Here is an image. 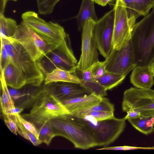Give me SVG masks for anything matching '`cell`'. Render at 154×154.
<instances>
[{"label":"cell","mask_w":154,"mask_h":154,"mask_svg":"<svg viewBox=\"0 0 154 154\" xmlns=\"http://www.w3.org/2000/svg\"><path fill=\"white\" fill-rule=\"evenodd\" d=\"M55 137H62L72 142L74 147L87 149L96 146L93 133L89 127L70 114L50 120Z\"/></svg>","instance_id":"6da1fadb"},{"label":"cell","mask_w":154,"mask_h":154,"mask_svg":"<svg viewBox=\"0 0 154 154\" xmlns=\"http://www.w3.org/2000/svg\"><path fill=\"white\" fill-rule=\"evenodd\" d=\"M131 40L137 65H149L154 59V8L135 24Z\"/></svg>","instance_id":"7a4b0ae2"},{"label":"cell","mask_w":154,"mask_h":154,"mask_svg":"<svg viewBox=\"0 0 154 154\" xmlns=\"http://www.w3.org/2000/svg\"><path fill=\"white\" fill-rule=\"evenodd\" d=\"M11 62L21 72L27 85L39 87L45 76L27 51L19 42L11 38L0 37Z\"/></svg>","instance_id":"3957f363"},{"label":"cell","mask_w":154,"mask_h":154,"mask_svg":"<svg viewBox=\"0 0 154 154\" xmlns=\"http://www.w3.org/2000/svg\"><path fill=\"white\" fill-rule=\"evenodd\" d=\"M69 114L62 103L50 93L45 85L34 96L29 112L21 115L38 126L46 121Z\"/></svg>","instance_id":"277c9868"},{"label":"cell","mask_w":154,"mask_h":154,"mask_svg":"<svg viewBox=\"0 0 154 154\" xmlns=\"http://www.w3.org/2000/svg\"><path fill=\"white\" fill-rule=\"evenodd\" d=\"M45 76L57 68L72 72L77 67V61L70 45L69 35L63 41L36 61Z\"/></svg>","instance_id":"5b68a950"},{"label":"cell","mask_w":154,"mask_h":154,"mask_svg":"<svg viewBox=\"0 0 154 154\" xmlns=\"http://www.w3.org/2000/svg\"><path fill=\"white\" fill-rule=\"evenodd\" d=\"M74 116L86 124L92 130L96 146H106L113 142L123 132L126 126V120L125 117L119 119L114 117L97 121L89 115Z\"/></svg>","instance_id":"8992f818"},{"label":"cell","mask_w":154,"mask_h":154,"mask_svg":"<svg viewBox=\"0 0 154 154\" xmlns=\"http://www.w3.org/2000/svg\"><path fill=\"white\" fill-rule=\"evenodd\" d=\"M114 19L112 37L113 48L118 49L131 39L137 18L136 13L128 15L125 5L122 0H116L114 7Z\"/></svg>","instance_id":"52a82bcc"},{"label":"cell","mask_w":154,"mask_h":154,"mask_svg":"<svg viewBox=\"0 0 154 154\" xmlns=\"http://www.w3.org/2000/svg\"><path fill=\"white\" fill-rule=\"evenodd\" d=\"M22 20L47 43L57 46L66 38L63 28L58 24L47 22L35 12L28 11L21 15Z\"/></svg>","instance_id":"ba28073f"},{"label":"cell","mask_w":154,"mask_h":154,"mask_svg":"<svg viewBox=\"0 0 154 154\" xmlns=\"http://www.w3.org/2000/svg\"><path fill=\"white\" fill-rule=\"evenodd\" d=\"M122 109L127 112L130 109L138 112L141 115H154V89L131 87L124 92Z\"/></svg>","instance_id":"9c48e42d"},{"label":"cell","mask_w":154,"mask_h":154,"mask_svg":"<svg viewBox=\"0 0 154 154\" xmlns=\"http://www.w3.org/2000/svg\"><path fill=\"white\" fill-rule=\"evenodd\" d=\"M11 38L21 44L36 61L57 46L47 43L22 20Z\"/></svg>","instance_id":"30bf717a"},{"label":"cell","mask_w":154,"mask_h":154,"mask_svg":"<svg viewBox=\"0 0 154 154\" xmlns=\"http://www.w3.org/2000/svg\"><path fill=\"white\" fill-rule=\"evenodd\" d=\"M104 62L107 72L126 76L137 66L131 39L120 48H112Z\"/></svg>","instance_id":"8fae6325"},{"label":"cell","mask_w":154,"mask_h":154,"mask_svg":"<svg viewBox=\"0 0 154 154\" xmlns=\"http://www.w3.org/2000/svg\"><path fill=\"white\" fill-rule=\"evenodd\" d=\"M96 22L89 18L82 29L81 54L77 67L83 71L99 61L97 44L93 30Z\"/></svg>","instance_id":"7c38bea8"},{"label":"cell","mask_w":154,"mask_h":154,"mask_svg":"<svg viewBox=\"0 0 154 154\" xmlns=\"http://www.w3.org/2000/svg\"><path fill=\"white\" fill-rule=\"evenodd\" d=\"M114 19L113 8L96 22L93 28V34L98 50L105 58L113 48Z\"/></svg>","instance_id":"4fadbf2b"},{"label":"cell","mask_w":154,"mask_h":154,"mask_svg":"<svg viewBox=\"0 0 154 154\" xmlns=\"http://www.w3.org/2000/svg\"><path fill=\"white\" fill-rule=\"evenodd\" d=\"M45 85L50 93L60 102L91 93L81 84L56 82Z\"/></svg>","instance_id":"5bb4252c"},{"label":"cell","mask_w":154,"mask_h":154,"mask_svg":"<svg viewBox=\"0 0 154 154\" xmlns=\"http://www.w3.org/2000/svg\"><path fill=\"white\" fill-rule=\"evenodd\" d=\"M102 97L93 93L73 98L61 102L69 114L87 109L99 103Z\"/></svg>","instance_id":"9a60e30c"},{"label":"cell","mask_w":154,"mask_h":154,"mask_svg":"<svg viewBox=\"0 0 154 154\" xmlns=\"http://www.w3.org/2000/svg\"><path fill=\"white\" fill-rule=\"evenodd\" d=\"M130 81L135 88H151L154 85V75L149 66H137L132 70Z\"/></svg>","instance_id":"2e32d148"},{"label":"cell","mask_w":154,"mask_h":154,"mask_svg":"<svg viewBox=\"0 0 154 154\" xmlns=\"http://www.w3.org/2000/svg\"><path fill=\"white\" fill-rule=\"evenodd\" d=\"M3 74L7 85L14 89H18L26 84L23 75L11 61L5 68Z\"/></svg>","instance_id":"e0dca14e"},{"label":"cell","mask_w":154,"mask_h":154,"mask_svg":"<svg viewBox=\"0 0 154 154\" xmlns=\"http://www.w3.org/2000/svg\"><path fill=\"white\" fill-rule=\"evenodd\" d=\"M94 1L82 0L79 11L76 18L78 29L82 30L85 22L89 18L95 22L98 20L95 12Z\"/></svg>","instance_id":"ac0fdd59"},{"label":"cell","mask_w":154,"mask_h":154,"mask_svg":"<svg viewBox=\"0 0 154 154\" xmlns=\"http://www.w3.org/2000/svg\"><path fill=\"white\" fill-rule=\"evenodd\" d=\"M56 82L81 83V81L72 72L59 68L47 74L44 79L45 85Z\"/></svg>","instance_id":"d6986e66"},{"label":"cell","mask_w":154,"mask_h":154,"mask_svg":"<svg viewBox=\"0 0 154 154\" xmlns=\"http://www.w3.org/2000/svg\"><path fill=\"white\" fill-rule=\"evenodd\" d=\"M0 88L2 94L0 96L1 108L3 115L15 106L5 82L3 72L0 73Z\"/></svg>","instance_id":"ffe728a7"},{"label":"cell","mask_w":154,"mask_h":154,"mask_svg":"<svg viewBox=\"0 0 154 154\" xmlns=\"http://www.w3.org/2000/svg\"><path fill=\"white\" fill-rule=\"evenodd\" d=\"M125 77L124 75L107 72L102 75L95 78V79L107 91L120 84Z\"/></svg>","instance_id":"44dd1931"},{"label":"cell","mask_w":154,"mask_h":154,"mask_svg":"<svg viewBox=\"0 0 154 154\" xmlns=\"http://www.w3.org/2000/svg\"><path fill=\"white\" fill-rule=\"evenodd\" d=\"M17 26L14 20L5 17L4 14H0V37H12L15 33Z\"/></svg>","instance_id":"7402d4cb"},{"label":"cell","mask_w":154,"mask_h":154,"mask_svg":"<svg viewBox=\"0 0 154 154\" xmlns=\"http://www.w3.org/2000/svg\"><path fill=\"white\" fill-rule=\"evenodd\" d=\"M114 105L110 102L107 98L103 97L101 101L98 104L87 109L70 115L75 116H80L94 112L107 111L114 112Z\"/></svg>","instance_id":"603a6c76"},{"label":"cell","mask_w":154,"mask_h":154,"mask_svg":"<svg viewBox=\"0 0 154 154\" xmlns=\"http://www.w3.org/2000/svg\"><path fill=\"white\" fill-rule=\"evenodd\" d=\"M38 139L42 142L48 146L55 136L50 122L48 120L37 128Z\"/></svg>","instance_id":"cb8c5ba5"},{"label":"cell","mask_w":154,"mask_h":154,"mask_svg":"<svg viewBox=\"0 0 154 154\" xmlns=\"http://www.w3.org/2000/svg\"><path fill=\"white\" fill-rule=\"evenodd\" d=\"M10 116L14 120L18 127L17 134L30 142L34 146H38L42 143L35 136L23 126L19 120L16 115Z\"/></svg>","instance_id":"d4e9b609"},{"label":"cell","mask_w":154,"mask_h":154,"mask_svg":"<svg viewBox=\"0 0 154 154\" xmlns=\"http://www.w3.org/2000/svg\"><path fill=\"white\" fill-rule=\"evenodd\" d=\"M134 10L139 16H146L154 8V0H134Z\"/></svg>","instance_id":"484cf974"},{"label":"cell","mask_w":154,"mask_h":154,"mask_svg":"<svg viewBox=\"0 0 154 154\" xmlns=\"http://www.w3.org/2000/svg\"><path fill=\"white\" fill-rule=\"evenodd\" d=\"M38 11L42 15H48L52 13L56 4L60 0H36Z\"/></svg>","instance_id":"4316f807"},{"label":"cell","mask_w":154,"mask_h":154,"mask_svg":"<svg viewBox=\"0 0 154 154\" xmlns=\"http://www.w3.org/2000/svg\"><path fill=\"white\" fill-rule=\"evenodd\" d=\"M151 116L141 115L137 118L128 120L137 130L143 134L147 135L149 134L147 129L146 124L147 121Z\"/></svg>","instance_id":"83f0119b"},{"label":"cell","mask_w":154,"mask_h":154,"mask_svg":"<svg viewBox=\"0 0 154 154\" xmlns=\"http://www.w3.org/2000/svg\"><path fill=\"white\" fill-rule=\"evenodd\" d=\"M80 84L88 89L91 93H93L98 97H102L107 95L106 91L96 81H81Z\"/></svg>","instance_id":"f1b7e54d"},{"label":"cell","mask_w":154,"mask_h":154,"mask_svg":"<svg viewBox=\"0 0 154 154\" xmlns=\"http://www.w3.org/2000/svg\"><path fill=\"white\" fill-rule=\"evenodd\" d=\"M72 72L81 81H96L95 78L93 75L90 68L82 71L76 67Z\"/></svg>","instance_id":"f546056e"},{"label":"cell","mask_w":154,"mask_h":154,"mask_svg":"<svg viewBox=\"0 0 154 154\" xmlns=\"http://www.w3.org/2000/svg\"><path fill=\"white\" fill-rule=\"evenodd\" d=\"M90 68L95 78H97L107 72L104 61H98L94 64Z\"/></svg>","instance_id":"4dcf8cb0"},{"label":"cell","mask_w":154,"mask_h":154,"mask_svg":"<svg viewBox=\"0 0 154 154\" xmlns=\"http://www.w3.org/2000/svg\"><path fill=\"white\" fill-rule=\"evenodd\" d=\"M87 115L91 116L97 121H103L115 117L114 112L107 111L94 112L84 116Z\"/></svg>","instance_id":"1f68e13d"},{"label":"cell","mask_w":154,"mask_h":154,"mask_svg":"<svg viewBox=\"0 0 154 154\" xmlns=\"http://www.w3.org/2000/svg\"><path fill=\"white\" fill-rule=\"evenodd\" d=\"M16 115L23 126L38 139V132L36 126L32 122L24 119L20 114Z\"/></svg>","instance_id":"d6a6232c"},{"label":"cell","mask_w":154,"mask_h":154,"mask_svg":"<svg viewBox=\"0 0 154 154\" xmlns=\"http://www.w3.org/2000/svg\"><path fill=\"white\" fill-rule=\"evenodd\" d=\"M10 60L3 44L1 42L0 67V73L4 72L5 68L10 62Z\"/></svg>","instance_id":"836d02e7"},{"label":"cell","mask_w":154,"mask_h":154,"mask_svg":"<svg viewBox=\"0 0 154 154\" xmlns=\"http://www.w3.org/2000/svg\"><path fill=\"white\" fill-rule=\"evenodd\" d=\"M154 149V146L152 147H136L124 146H122L105 147L98 149L99 150H127L136 149Z\"/></svg>","instance_id":"e575fe53"},{"label":"cell","mask_w":154,"mask_h":154,"mask_svg":"<svg viewBox=\"0 0 154 154\" xmlns=\"http://www.w3.org/2000/svg\"><path fill=\"white\" fill-rule=\"evenodd\" d=\"M3 115L4 121L6 126L11 132L17 135L18 128L14 120L10 116Z\"/></svg>","instance_id":"d590c367"},{"label":"cell","mask_w":154,"mask_h":154,"mask_svg":"<svg viewBox=\"0 0 154 154\" xmlns=\"http://www.w3.org/2000/svg\"><path fill=\"white\" fill-rule=\"evenodd\" d=\"M126 112L127 114L124 117L126 120L135 119L141 116L139 112L134 109L129 110Z\"/></svg>","instance_id":"8d00e7d4"},{"label":"cell","mask_w":154,"mask_h":154,"mask_svg":"<svg viewBox=\"0 0 154 154\" xmlns=\"http://www.w3.org/2000/svg\"><path fill=\"white\" fill-rule=\"evenodd\" d=\"M23 108L20 107H16L9 111L5 115L9 116L20 114L23 110Z\"/></svg>","instance_id":"74e56055"},{"label":"cell","mask_w":154,"mask_h":154,"mask_svg":"<svg viewBox=\"0 0 154 154\" xmlns=\"http://www.w3.org/2000/svg\"><path fill=\"white\" fill-rule=\"evenodd\" d=\"M125 3L128 12L135 11L134 10V0H122Z\"/></svg>","instance_id":"f35d334b"},{"label":"cell","mask_w":154,"mask_h":154,"mask_svg":"<svg viewBox=\"0 0 154 154\" xmlns=\"http://www.w3.org/2000/svg\"><path fill=\"white\" fill-rule=\"evenodd\" d=\"M9 91L12 97L14 99H17L21 97L20 94L17 91L14 89H11L9 90Z\"/></svg>","instance_id":"ab89813d"},{"label":"cell","mask_w":154,"mask_h":154,"mask_svg":"<svg viewBox=\"0 0 154 154\" xmlns=\"http://www.w3.org/2000/svg\"><path fill=\"white\" fill-rule=\"evenodd\" d=\"M7 0H0V14H3Z\"/></svg>","instance_id":"60d3db41"},{"label":"cell","mask_w":154,"mask_h":154,"mask_svg":"<svg viewBox=\"0 0 154 154\" xmlns=\"http://www.w3.org/2000/svg\"><path fill=\"white\" fill-rule=\"evenodd\" d=\"M112 0H94V2L97 4L103 6H104Z\"/></svg>","instance_id":"b9f144b4"},{"label":"cell","mask_w":154,"mask_h":154,"mask_svg":"<svg viewBox=\"0 0 154 154\" xmlns=\"http://www.w3.org/2000/svg\"><path fill=\"white\" fill-rule=\"evenodd\" d=\"M148 66L154 75V59Z\"/></svg>","instance_id":"7bdbcfd3"},{"label":"cell","mask_w":154,"mask_h":154,"mask_svg":"<svg viewBox=\"0 0 154 154\" xmlns=\"http://www.w3.org/2000/svg\"><path fill=\"white\" fill-rule=\"evenodd\" d=\"M8 1V0H10V1H14V2H16V1H17V0H7Z\"/></svg>","instance_id":"ee69618b"},{"label":"cell","mask_w":154,"mask_h":154,"mask_svg":"<svg viewBox=\"0 0 154 154\" xmlns=\"http://www.w3.org/2000/svg\"><path fill=\"white\" fill-rule=\"evenodd\" d=\"M91 0V1H94V0Z\"/></svg>","instance_id":"f6af8a7d"},{"label":"cell","mask_w":154,"mask_h":154,"mask_svg":"<svg viewBox=\"0 0 154 154\" xmlns=\"http://www.w3.org/2000/svg\"><path fill=\"white\" fill-rule=\"evenodd\" d=\"M153 131L154 132V130H153Z\"/></svg>","instance_id":"bcb514c9"}]
</instances>
